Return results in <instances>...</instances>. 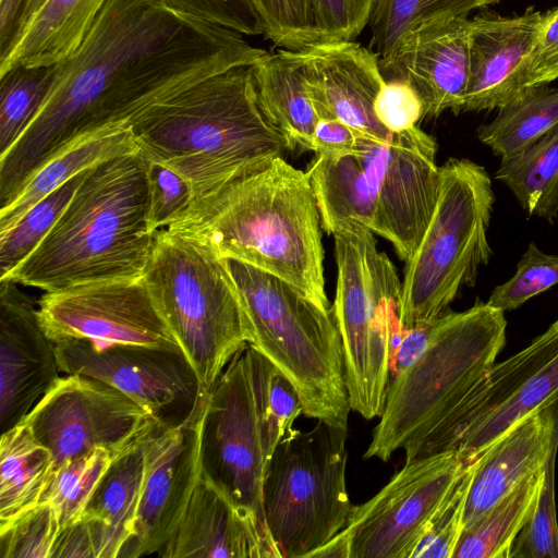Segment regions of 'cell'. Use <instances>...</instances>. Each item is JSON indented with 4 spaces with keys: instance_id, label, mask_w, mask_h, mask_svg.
<instances>
[{
    "instance_id": "f6af8a7d",
    "label": "cell",
    "mask_w": 558,
    "mask_h": 558,
    "mask_svg": "<svg viewBox=\"0 0 558 558\" xmlns=\"http://www.w3.org/2000/svg\"><path fill=\"white\" fill-rule=\"evenodd\" d=\"M377 0H308L319 43L353 41L369 24Z\"/></svg>"
},
{
    "instance_id": "484cf974",
    "label": "cell",
    "mask_w": 558,
    "mask_h": 558,
    "mask_svg": "<svg viewBox=\"0 0 558 558\" xmlns=\"http://www.w3.org/2000/svg\"><path fill=\"white\" fill-rule=\"evenodd\" d=\"M108 0H46L0 53V76L19 66H51L81 46Z\"/></svg>"
},
{
    "instance_id": "f1b7e54d",
    "label": "cell",
    "mask_w": 558,
    "mask_h": 558,
    "mask_svg": "<svg viewBox=\"0 0 558 558\" xmlns=\"http://www.w3.org/2000/svg\"><path fill=\"white\" fill-rule=\"evenodd\" d=\"M56 470L51 451L25 422L1 433L0 529L40 504Z\"/></svg>"
},
{
    "instance_id": "c3c4849f",
    "label": "cell",
    "mask_w": 558,
    "mask_h": 558,
    "mask_svg": "<svg viewBox=\"0 0 558 558\" xmlns=\"http://www.w3.org/2000/svg\"><path fill=\"white\" fill-rule=\"evenodd\" d=\"M360 137L351 126L339 119L323 118L316 123L312 150L316 153V156H356Z\"/></svg>"
},
{
    "instance_id": "816d5d0a",
    "label": "cell",
    "mask_w": 558,
    "mask_h": 558,
    "mask_svg": "<svg viewBox=\"0 0 558 558\" xmlns=\"http://www.w3.org/2000/svg\"><path fill=\"white\" fill-rule=\"evenodd\" d=\"M25 0H0V52L12 38L17 16Z\"/></svg>"
},
{
    "instance_id": "44dd1931",
    "label": "cell",
    "mask_w": 558,
    "mask_h": 558,
    "mask_svg": "<svg viewBox=\"0 0 558 558\" xmlns=\"http://www.w3.org/2000/svg\"><path fill=\"white\" fill-rule=\"evenodd\" d=\"M302 51L318 120L336 118L361 137L387 142L393 133L374 111L376 96L386 83L379 57L354 41L318 43Z\"/></svg>"
},
{
    "instance_id": "2e32d148",
    "label": "cell",
    "mask_w": 558,
    "mask_h": 558,
    "mask_svg": "<svg viewBox=\"0 0 558 558\" xmlns=\"http://www.w3.org/2000/svg\"><path fill=\"white\" fill-rule=\"evenodd\" d=\"M37 316L53 343L87 339L183 352L143 278L45 292Z\"/></svg>"
},
{
    "instance_id": "60d3db41",
    "label": "cell",
    "mask_w": 558,
    "mask_h": 558,
    "mask_svg": "<svg viewBox=\"0 0 558 558\" xmlns=\"http://www.w3.org/2000/svg\"><path fill=\"white\" fill-rule=\"evenodd\" d=\"M61 531L54 509L40 502L10 525L0 529V557L52 558Z\"/></svg>"
},
{
    "instance_id": "9a60e30c",
    "label": "cell",
    "mask_w": 558,
    "mask_h": 558,
    "mask_svg": "<svg viewBox=\"0 0 558 558\" xmlns=\"http://www.w3.org/2000/svg\"><path fill=\"white\" fill-rule=\"evenodd\" d=\"M437 145L417 126L383 143L359 138L356 156L376 201L374 233L408 260L418 246L438 199Z\"/></svg>"
},
{
    "instance_id": "1f68e13d",
    "label": "cell",
    "mask_w": 558,
    "mask_h": 558,
    "mask_svg": "<svg viewBox=\"0 0 558 558\" xmlns=\"http://www.w3.org/2000/svg\"><path fill=\"white\" fill-rule=\"evenodd\" d=\"M558 124V88L527 87L498 109L496 118L477 129L478 140L501 161L523 153Z\"/></svg>"
},
{
    "instance_id": "603a6c76",
    "label": "cell",
    "mask_w": 558,
    "mask_h": 558,
    "mask_svg": "<svg viewBox=\"0 0 558 558\" xmlns=\"http://www.w3.org/2000/svg\"><path fill=\"white\" fill-rule=\"evenodd\" d=\"M143 471L142 441L114 456L82 518L62 530L60 557H121L135 535Z\"/></svg>"
},
{
    "instance_id": "d6986e66",
    "label": "cell",
    "mask_w": 558,
    "mask_h": 558,
    "mask_svg": "<svg viewBox=\"0 0 558 558\" xmlns=\"http://www.w3.org/2000/svg\"><path fill=\"white\" fill-rule=\"evenodd\" d=\"M471 21L468 16L425 22L404 33L379 58L386 81H403L418 95L424 118L462 112L470 75Z\"/></svg>"
},
{
    "instance_id": "681fc988",
    "label": "cell",
    "mask_w": 558,
    "mask_h": 558,
    "mask_svg": "<svg viewBox=\"0 0 558 558\" xmlns=\"http://www.w3.org/2000/svg\"><path fill=\"white\" fill-rule=\"evenodd\" d=\"M269 402L282 432L287 435L299 415L303 414V405L294 386L277 368L270 379Z\"/></svg>"
},
{
    "instance_id": "bcb514c9",
    "label": "cell",
    "mask_w": 558,
    "mask_h": 558,
    "mask_svg": "<svg viewBox=\"0 0 558 558\" xmlns=\"http://www.w3.org/2000/svg\"><path fill=\"white\" fill-rule=\"evenodd\" d=\"M374 111L378 121L391 133H402L424 118L423 104L411 87L403 81H386L378 92Z\"/></svg>"
},
{
    "instance_id": "ee69618b",
    "label": "cell",
    "mask_w": 558,
    "mask_h": 558,
    "mask_svg": "<svg viewBox=\"0 0 558 558\" xmlns=\"http://www.w3.org/2000/svg\"><path fill=\"white\" fill-rule=\"evenodd\" d=\"M174 11L190 14L241 35H266V23L253 0H160Z\"/></svg>"
},
{
    "instance_id": "4dcf8cb0",
    "label": "cell",
    "mask_w": 558,
    "mask_h": 558,
    "mask_svg": "<svg viewBox=\"0 0 558 558\" xmlns=\"http://www.w3.org/2000/svg\"><path fill=\"white\" fill-rule=\"evenodd\" d=\"M544 476L545 469L531 475L464 529L452 558H509L515 537L535 512Z\"/></svg>"
},
{
    "instance_id": "74e56055",
    "label": "cell",
    "mask_w": 558,
    "mask_h": 558,
    "mask_svg": "<svg viewBox=\"0 0 558 558\" xmlns=\"http://www.w3.org/2000/svg\"><path fill=\"white\" fill-rule=\"evenodd\" d=\"M558 441L545 466L534 514L515 537L509 558H558V522L555 502V461Z\"/></svg>"
},
{
    "instance_id": "6da1fadb",
    "label": "cell",
    "mask_w": 558,
    "mask_h": 558,
    "mask_svg": "<svg viewBox=\"0 0 558 558\" xmlns=\"http://www.w3.org/2000/svg\"><path fill=\"white\" fill-rule=\"evenodd\" d=\"M267 53L160 0H108L77 50L57 64L33 122L0 156V205L78 137L129 123L151 105Z\"/></svg>"
},
{
    "instance_id": "d590c367",
    "label": "cell",
    "mask_w": 558,
    "mask_h": 558,
    "mask_svg": "<svg viewBox=\"0 0 558 558\" xmlns=\"http://www.w3.org/2000/svg\"><path fill=\"white\" fill-rule=\"evenodd\" d=\"M114 456L109 449L99 447L57 466L40 502L54 509L62 530L82 518Z\"/></svg>"
},
{
    "instance_id": "5b68a950",
    "label": "cell",
    "mask_w": 558,
    "mask_h": 558,
    "mask_svg": "<svg viewBox=\"0 0 558 558\" xmlns=\"http://www.w3.org/2000/svg\"><path fill=\"white\" fill-rule=\"evenodd\" d=\"M505 312L476 301L433 323L423 354L390 379L384 410L364 453L388 461L402 450L405 462L426 445L494 365L506 342Z\"/></svg>"
},
{
    "instance_id": "4fadbf2b",
    "label": "cell",
    "mask_w": 558,
    "mask_h": 558,
    "mask_svg": "<svg viewBox=\"0 0 558 558\" xmlns=\"http://www.w3.org/2000/svg\"><path fill=\"white\" fill-rule=\"evenodd\" d=\"M23 422L57 466L99 447L117 454L165 423L116 387L84 375L60 376Z\"/></svg>"
},
{
    "instance_id": "3957f363",
    "label": "cell",
    "mask_w": 558,
    "mask_h": 558,
    "mask_svg": "<svg viewBox=\"0 0 558 558\" xmlns=\"http://www.w3.org/2000/svg\"><path fill=\"white\" fill-rule=\"evenodd\" d=\"M128 124L138 154L185 179L193 199L294 149L264 112L252 65L199 81Z\"/></svg>"
},
{
    "instance_id": "7bdbcfd3",
    "label": "cell",
    "mask_w": 558,
    "mask_h": 558,
    "mask_svg": "<svg viewBox=\"0 0 558 558\" xmlns=\"http://www.w3.org/2000/svg\"><path fill=\"white\" fill-rule=\"evenodd\" d=\"M148 228L155 234L180 216L192 203L189 183L169 167L147 161Z\"/></svg>"
},
{
    "instance_id": "f5cc1de1",
    "label": "cell",
    "mask_w": 558,
    "mask_h": 558,
    "mask_svg": "<svg viewBox=\"0 0 558 558\" xmlns=\"http://www.w3.org/2000/svg\"><path fill=\"white\" fill-rule=\"evenodd\" d=\"M46 0H25L17 16L12 38L26 25L29 19L40 9ZM11 38V39H12ZM11 41V40H10Z\"/></svg>"
},
{
    "instance_id": "e575fe53",
    "label": "cell",
    "mask_w": 558,
    "mask_h": 558,
    "mask_svg": "<svg viewBox=\"0 0 558 558\" xmlns=\"http://www.w3.org/2000/svg\"><path fill=\"white\" fill-rule=\"evenodd\" d=\"M51 66H19L0 76V156L19 141L40 110L56 76Z\"/></svg>"
},
{
    "instance_id": "8d00e7d4",
    "label": "cell",
    "mask_w": 558,
    "mask_h": 558,
    "mask_svg": "<svg viewBox=\"0 0 558 558\" xmlns=\"http://www.w3.org/2000/svg\"><path fill=\"white\" fill-rule=\"evenodd\" d=\"M87 170L40 199L9 230L0 233V278L21 264L49 233Z\"/></svg>"
},
{
    "instance_id": "ba28073f",
    "label": "cell",
    "mask_w": 558,
    "mask_h": 558,
    "mask_svg": "<svg viewBox=\"0 0 558 558\" xmlns=\"http://www.w3.org/2000/svg\"><path fill=\"white\" fill-rule=\"evenodd\" d=\"M440 168L438 199L429 225L407 260L398 318L403 329L444 315L488 264V228L495 195L483 166L449 158Z\"/></svg>"
},
{
    "instance_id": "30bf717a",
    "label": "cell",
    "mask_w": 558,
    "mask_h": 558,
    "mask_svg": "<svg viewBox=\"0 0 558 558\" xmlns=\"http://www.w3.org/2000/svg\"><path fill=\"white\" fill-rule=\"evenodd\" d=\"M275 368L254 347L244 345L209 392L202 440L203 471L274 545L263 486L270 458L286 436L269 402Z\"/></svg>"
},
{
    "instance_id": "f546056e",
    "label": "cell",
    "mask_w": 558,
    "mask_h": 558,
    "mask_svg": "<svg viewBox=\"0 0 558 558\" xmlns=\"http://www.w3.org/2000/svg\"><path fill=\"white\" fill-rule=\"evenodd\" d=\"M306 173L315 194L322 228L328 234L333 235L353 225L374 233L375 195L357 156H316Z\"/></svg>"
},
{
    "instance_id": "4316f807",
    "label": "cell",
    "mask_w": 558,
    "mask_h": 558,
    "mask_svg": "<svg viewBox=\"0 0 558 558\" xmlns=\"http://www.w3.org/2000/svg\"><path fill=\"white\" fill-rule=\"evenodd\" d=\"M260 106L293 148L312 150L318 121L302 50L281 49L252 65Z\"/></svg>"
},
{
    "instance_id": "e0dca14e",
    "label": "cell",
    "mask_w": 558,
    "mask_h": 558,
    "mask_svg": "<svg viewBox=\"0 0 558 558\" xmlns=\"http://www.w3.org/2000/svg\"><path fill=\"white\" fill-rule=\"evenodd\" d=\"M208 396L201 390L184 418L160 424L142 441L144 471L135 535L121 557L158 554L181 523L203 472Z\"/></svg>"
},
{
    "instance_id": "cb8c5ba5",
    "label": "cell",
    "mask_w": 558,
    "mask_h": 558,
    "mask_svg": "<svg viewBox=\"0 0 558 558\" xmlns=\"http://www.w3.org/2000/svg\"><path fill=\"white\" fill-rule=\"evenodd\" d=\"M558 441V401L512 426L472 462L463 530L521 482L544 470Z\"/></svg>"
},
{
    "instance_id": "7dc6e473",
    "label": "cell",
    "mask_w": 558,
    "mask_h": 558,
    "mask_svg": "<svg viewBox=\"0 0 558 558\" xmlns=\"http://www.w3.org/2000/svg\"><path fill=\"white\" fill-rule=\"evenodd\" d=\"M558 80V7L544 13L525 66L526 87Z\"/></svg>"
},
{
    "instance_id": "ab89813d",
    "label": "cell",
    "mask_w": 558,
    "mask_h": 558,
    "mask_svg": "<svg viewBox=\"0 0 558 558\" xmlns=\"http://www.w3.org/2000/svg\"><path fill=\"white\" fill-rule=\"evenodd\" d=\"M557 283L558 255L546 254L531 242L517 265L515 274L493 290L487 304L502 312L513 311Z\"/></svg>"
},
{
    "instance_id": "ac0fdd59",
    "label": "cell",
    "mask_w": 558,
    "mask_h": 558,
    "mask_svg": "<svg viewBox=\"0 0 558 558\" xmlns=\"http://www.w3.org/2000/svg\"><path fill=\"white\" fill-rule=\"evenodd\" d=\"M53 344L62 374L105 381L161 422L174 423L169 420L173 411L187 415L201 393L197 376L181 351L87 339Z\"/></svg>"
},
{
    "instance_id": "7a4b0ae2",
    "label": "cell",
    "mask_w": 558,
    "mask_h": 558,
    "mask_svg": "<svg viewBox=\"0 0 558 558\" xmlns=\"http://www.w3.org/2000/svg\"><path fill=\"white\" fill-rule=\"evenodd\" d=\"M320 216L306 172L271 160L192 201L165 229L197 242L223 259L275 275L324 310Z\"/></svg>"
},
{
    "instance_id": "f907efd6",
    "label": "cell",
    "mask_w": 558,
    "mask_h": 558,
    "mask_svg": "<svg viewBox=\"0 0 558 558\" xmlns=\"http://www.w3.org/2000/svg\"><path fill=\"white\" fill-rule=\"evenodd\" d=\"M434 320L411 329H404L399 344L392 352L390 379L405 371L423 354L429 340Z\"/></svg>"
},
{
    "instance_id": "5bb4252c",
    "label": "cell",
    "mask_w": 558,
    "mask_h": 558,
    "mask_svg": "<svg viewBox=\"0 0 558 558\" xmlns=\"http://www.w3.org/2000/svg\"><path fill=\"white\" fill-rule=\"evenodd\" d=\"M464 465L457 451L405 462L375 496L352 507L341 532L349 558H412Z\"/></svg>"
},
{
    "instance_id": "836d02e7",
    "label": "cell",
    "mask_w": 558,
    "mask_h": 558,
    "mask_svg": "<svg viewBox=\"0 0 558 558\" xmlns=\"http://www.w3.org/2000/svg\"><path fill=\"white\" fill-rule=\"evenodd\" d=\"M500 0H377L369 25V48L379 58L389 53L408 31L428 21L468 16Z\"/></svg>"
},
{
    "instance_id": "b9f144b4",
    "label": "cell",
    "mask_w": 558,
    "mask_h": 558,
    "mask_svg": "<svg viewBox=\"0 0 558 558\" xmlns=\"http://www.w3.org/2000/svg\"><path fill=\"white\" fill-rule=\"evenodd\" d=\"M277 47L300 51L319 43L308 0H253Z\"/></svg>"
},
{
    "instance_id": "ffe728a7",
    "label": "cell",
    "mask_w": 558,
    "mask_h": 558,
    "mask_svg": "<svg viewBox=\"0 0 558 558\" xmlns=\"http://www.w3.org/2000/svg\"><path fill=\"white\" fill-rule=\"evenodd\" d=\"M0 427L24 421L60 378L54 344L43 330L37 303L14 281L0 280Z\"/></svg>"
},
{
    "instance_id": "52a82bcc",
    "label": "cell",
    "mask_w": 558,
    "mask_h": 558,
    "mask_svg": "<svg viewBox=\"0 0 558 558\" xmlns=\"http://www.w3.org/2000/svg\"><path fill=\"white\" fill-rule=\"evenodd\" d=\"M158 310L210 392L251 331L226 259L167 229L155 233L143 275Z\"/></svg>"
},
{
    "instance_id": "f35d334b",
    "label": "cell",
    "mask_w": 558,
    "mask_h": 558,
    "mask_svg": "<svg viewBox=\"0 0 558 558\" xmlns=\"http://www.w3.org/2000/svg\"><path fill=\"white\" fill-rule=\"evenodd\" d=\"M471 480L472 463H468L430 519L412 558H452L463 531Z\"/></svg>"
},
{
    "instance_id": "9c48e42d",
    "label": "cell",
    "mask_w": 558,
    "mask_h": 558,
    "mask_svg": "<svg viewBox=\"0 0 558 558\" xmlns=\"http://www.w3.org/2000/svg\"><path fill=\"white\" fill-rule=\"evenodd\" d=\"M333 238L337 288L332 310L350 408L372 420L384 410L392 342L403 329L398 318L402 281L367 228L353 225Z\"/></svg>"
},
{
    "instance_id": "277c9868",
    "label": "cell",
    "mask_w": 558,
    "mask_h": 558,
    "mask_svg": "<svg viewBox=\"0 0 558 558\" xmlns=\"http://www.w3.org/2000/svg\"><path fill=\"white\" fill-rule=\"evenodd\" d=\"M146 168L138 151L89 168L49 233L0 280L52 292L143 278L155 241Z\"/></svg>"
},
{
    "instance_id": "7c38bea8",
    "label": "cell",
    "mask_w": 558,
    "mask_h": 558,
    "mask_svg": "<svg viewBox=\"0 0 558 558\" xmlns=\"http://www.w3.org/2000/svg\"><path fill=\"white\" fill-rule=\"evenodd\" d=\"M557 401L558 319L527 347L494 363L421 458L457 451L468 464L520 421Z\"/></svg>"
},
{
    "instance_id": "8fae6325",
    "label": "cell",
    "mask_w": 558,
    "mask_h": 558,
    "mask_svg": "<svg viewBox=\"0 0 558 558\" xmlns=\"http://www.w3.org/2000/svg\"><path fill=\"white\" fill-rule=\"evenodd\" d=\"M347 429L317 421L307 432L292 428L277 445L263 506L281 558H311L345 529L353 507L345 481Z\"/></svg>"
},
{
    "instance_id": "83f0119b",
    "label": "cell",
    "mask_w": 558,
    "mask_h": 558,
    "mask_svg": "<svg viewBox=\"0 0 558 558\" xmlns=\"http://www.w3.org/2000/svg\"><path fill=\"white\" fill-rule=\"evenodd\" d=\"M137 145L128 123L83 135L41 165L15 196L0 208V233L9 230L25 213L78 173L107 159L136 153Z\"/></svg>"
},
{
    "instance_id": "d4e9b609",
    "label": "cell",
    "mask_w": 558,
    "mask_h": 558,
    "mask_svg": "<svg viewBox=\"0 0 558 558\" xmlns=\"http://www.w3.org/2000/svg\"><path fill=\"white\" fill-rule=\"evenodd\" d=\"M165 558H281L257 524L203 471Z\"/></svg>"
},
{
    "instance_id": "8992f818",
    "label": "cell",
    "mask_w": 558,
    "mask_h": 558,
    "mask_svg": "<svg viewBox=\"0 0 558 558\" xmlns=\"http://www.w3.org/2000/svg\"><path fill=\"white\" fill-rule=\"evenodd\" d=\"M251 342L296 389L303 415L348 427L351 410L333 310H324L283 279L226 259Z\"/></svg>"
},
{
    "instance_id": "d6a6232c",
    "label": "cell",
    "mask_w": 558,
    "mask_h": 558,
    "mask_svg": "<svg viewBox=\"0 0 558 558\" xmlns=\"http://www.w3.org/2000/svg\"><path fill=\"white\" fill-rule=\"evenodd\" d=\"M530 215L553 223L558 216V124L495 173Z\"/></svg>"
},
{
    "instance_id": "7402d4cb",
    "label": "cell",
    "mask_w": 558,
    "mask_h": 558,
    "mask_svg": "<svg viewBox=\"0 0 558 558\" xmlns=\"http://www.w3.org/2000/svg\"><path fill=\"white\" fill-rule=\"evenodd\" d=\"M544 13L502 16L483 13L471 21L470 75L462 112L499 109L527 87L525 66Z\"/></svg>"
}]
</instances>
